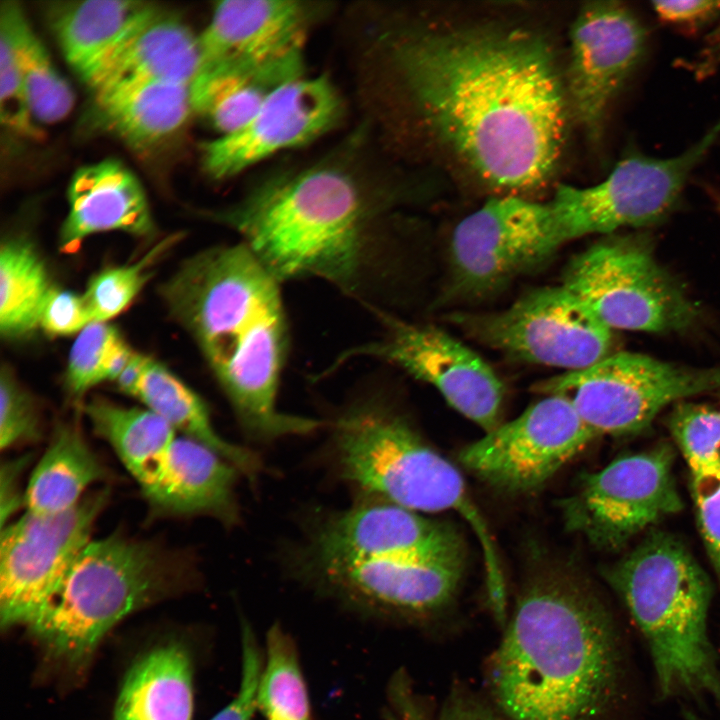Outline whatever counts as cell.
<instances>
[{
    "mask_svg": "<svg viewBox=\"0 0 720 720\" xmlns=\"http://www.w3.org/2000/svg\"><path fill=\"white\" fill-rule=\"evenodd\" d=\"M312 10L291 0L218 2L198 36L202 64L266 62L303 54Z\"/></svg>",
    "mask_w": 720,
    "mask_h": 720,
    "instance_id": "44dd1931",
    "label": "cell"
},
{
    "mask_svg": "<svg viewBox=\"0 0 720 720\" xmlns=\"http://www.w3.org/2000/svg\"><path fill=\"white\" fill-rule=\"evenodd\" d=\"M562 285L611 330L681 331L699 315L640 236L613 235L592 244L569 261Z\"/></svg>",
    "mask_w": 720,
    "mask_h": 720,
    "instance_id": "ba28073f",
    "label": "cell"
},
{
    "mask_svg": "<svg viewBox=\"0 0 720 720\" xmlns=\"http://www.w3.org/2000/svg\"><path fill=\"white\" fill-rule=\"evenodd\" d=\"M93 323L86 300L69 290L52 288L42 309L39 326L52 336L80 333Z\"/></svg>",
    "mask_w": 720,
    "mask_h": 720,
    "instance_id": "b9f144b4",
    "label": "cell"
},
{
    "mask_svg": "<svg viewBox=\"0 0 720 720\" xmlns=\"http://www.w3.org/2000/svg\"><path fill=\"white\" fill-rule=\"evenodd\" d=\"M41 435L40 417L31 394L16 380L8 367L0 376V448L33 443Z\"/></svg>",
    "mask_w": 720,
    "mask_h": 720,
    "instance_id": "74e56055",
    "label": "cell"
},
{
    "mask_svg": "<svg viewBox=\"0 0 720 720\" xmlns=\"http://www.w3.org/2000/svg\"><path fill=\"white\" fill-rule=\"evenodd\" d=\"M31 456L7 460L1 464L0 470V520L1 528L8 524L10 518L20 507H24V494L20 491L21 474L27 467Z\"/></svg>",
    "mask_w": 720,
    "mask_h": 720,
    "instance_id": "ee69618b",
    "label": "cell"
},
{
    "mask_svg": "<svg viewBox=\"0 0 720 720\" xmlns=\"http://www.w3.org/2000/svg\"><path fill=\"white\" fill-rule=\"evenodd\" d=\"M84 412L95 434L111 446L145 493L156 481L178 433L146 407H126L97 397L84 406Z\"/></svg>",
    "mask_w": 720,
    "mask_h": 720,
    "instance_id": "f546056e",
    "label": "cell"
},
{
    "mask_svg": "<svg viewBox=\"0 0 720 720\" xmlns=\"http://www.w3.org/2000/svg\"><path fill=\"white\" fill-rule=\"evenodd\" d=\"M156 7L130 0L56 2L48 18L67 63L89 85L110 53Z\"/></svg>",
    "mask_w": 720,
    "mask_h": 720,
    "instance_id": "484cf974",
    "label": "cell"
},
{
    "mask_svg": "<svg viewBox=\"0 0 720 720\" xmlns=\"http://www.w3.org/2000/svg\"><path fill=\"white\" fill-rule=\"evenodd\" d=\"M108 471L79 428L58 423L24 491L25 511L47 516L74 508Z\"/></svg>",
    "mask_w": 720,
    "mask_h": 720,
    "instance_id": "f1b7e54d",
    "label": "cell"
},
{
    "mask_svg": "<svg viewBox=\"0 0 720 720\" xmlns=\"http://www.w3.org/2000/svg\"><path fill=\"white\" fill-rule=\"evenodd\" d=\"M383 335L342 353L331 369L355 357L382 360L435 387L485 433L500 424L504 389L491 366L461 341L433 325L376 313Z\"/></svg>",
    "mask_w": 720,
    "mask_h": 720,
    "instance_id": "5bb4252c",
    "label": "cell"
},
{
    "mask_svg": "<svg viewBox=\"0 0 720 720\" xmlns=\"http://www.w3.org/2000/svg\"><path fill=\"white\" fill-rule=\"evenodd\" d=\"M394 58L427 124L480 178L512 191L549 179L566 98L543 40L511 29L444 31L403 41Z\"/></svg>",
    "mask_w": 720,
    "mask_h": 720,
    "instance_id": "6da1fadb",
    "label": "cell"
},
{
    "mask_svg": "<svg viewBox=\"0 0 720 720\" xmlns=\"http://www.w3.org/2000/svg\"><path fill=\"white\" fill-rule=\"evenodd\" d=\"M463 558L433 562L387 560L308 563L303 574L320 592L369 618L424 625L456 596Z\"/></svg>",
    "mask_w": 720,
    "mask_h": 720,
    "instance_id": "e0dca14e",
    "label": "cell"
},
{
    "mask_svg": "<svg viewBox=\"0 0 720 720\" xmlns=\"http://www.w3.org/2000/svg\"><path fill=\"white\" fill-rule=\"evenodd\" d=\"M652 6L662 20L679 25L701 23L720 10L718 1H655Z\"/></svg>",
    "mask_w": 720,
    "mask_h": 720,
    "instance_id": "f6af8a7d",
    "label": "cell"
},
{
    "mask_svg": "<svg viewBox=\"0 0 720 720\" xmlns=\"http://www.w3.org/2000/svg\"><path fill=\"white\" fill-rule=\"evenodd\" d=\"M108 499L109 492L102 489L85 495L64 513L40 516L25 511L1 528L2 627L28 625L92 540L93 527Z\"/></svg>",
    "mask_w": 720,
    "mask_h": 720,
    "instance_id": "9a60e30c",
    "label": "cell"
},
{
    "mask_svg": "<svg viewBox=\"0 0 720 720\" xmlns=\"http://www.w3.org/2000/svg\"><path fill=\"white\" fill-rule=\"evenodd\" d=\"M95 96L108 127L135 148L151 147L176 135L193 113L188 85L131 82Z\"/></svg>",
    "mask_w": 720,
    "mask_h": 720,
    "instance_id": "83f0119b",
    "label": "cell"
},
{
    "mask_svg": "<svg viewBox=\"0 0 720 720\" xmlns=\"http://www.w3.org/2000/svg\"><path fill=\"white\" fill-rule=\"evenodd\" d=\"M135 397L179 435L212 449L245 475L254 478L259 471V457L223 438L214 428L201 397L162 363L149 359Z\"/></svg>",
    "mask_w": 720,
    "mask_h": 720,
    "instance_id": "4dcf8cb0",
    "label": "cell"
},
{
    "mask_svg": "<svg viewBox=\"0 0 720 720\" xmlns=\"http://www.w3.org/2000/svg\"><path fill=\"white\" fill-rule=\"evenodd\" d=\"M598 436L567 398L546 395L465 446L459 460L498 489L526 493L543 486Z\"/></svg>",
    "mask_w": 720,
    "mask_h": 720,
    "instance_id": "2e32d148",
    "label": "cell"
},
{
    "mask_svg": "<svg viewBox=\"0 0 720 720\" xmlns=\"http://www.w3.org/2000/svg\"><path fill=\"white\" fill-rule=\"evenodd\" d=\"M201 66L198 36L157 6L110 53L89 86L94 92L146 81L190 86Z\"/></svg>",
    "mask_w": 720,
    "mask_h": 720,
    "instance_id": "cb8c5ba5",
    "label": "cell"
},
{
    "mask_svg": "<svg viewBox=\"0 0 720 720\" xmlns=\"http://www.w3.org/2000/svg\"><path fill=\"white\" fill-rule=\"evenodd\" d=\"M437 720H509L489 700L456 685L445 698Z\"/></svg>",
    "mask_w": 720,
    "mask_h": 720,
    "instance_id": "7bdbcfd3",
    "label": "cell"
},
{
    "mask_svg": "<svg viewBox=\"0 0 720 720\" xmlns=\"http://www.w3.org/2000/svg\"><path fill=\"white\" fill-rule=\"evenodd\" d=\"M605 577L646 642L656 696L720 709V663L708 630L713 586L688 547L651 530Z\"/></svg>",
    "mask_w": 720,
    "mask_h": 720,
    "instance_id": "5b68a950",
    "label": "cell"
},
{
    "mask_svg": "<svg viewBox=\"0 0 720 720\" xmlns=\"http://www.w3.org/2000/svg\"><path fill=\"white\" fill-rule=\"evenodd\" d=\"M646 31L620 2L585 4L570 30L567 92L570 108L592 140L599 139L615 96L638 67Z\"/></svg>",
    "mask_w": 720,
    "mask_h": 720,
    "instance_id": "ac0fdd59",
    "label": "cell"
},
{
    "mask_svg": "<svg viewBox=\"0 0 720 720\" xmlns=\"http://www.w3.org/2000/svg\"><path fill=\"white\" fill-rule=\"evenodd\" d=\"M341 112L340 97L327 78H297L274 92L244 126L204 144L203 168L214 179L232 177L323 135Z\"/></svg>",
    "mask_w": 720,
    "mask_h": 720,
    "instance_id": "d6986e66",
    "label": "cell"
},
{
    "mask_svg": "<svg viewBox=\"0 0 720 720\" xmlns=\"http://www.w3.org/2000/svg\"><path fill=\"white\" fill-rule=\"evenodd\" d=\"M280 284L241 242L187 258L160 288L168 312L198 345L242 429L264 442L324 426L277 406L289 347Z\"/></svg>",
    "mask_w": 720,
    "mask_h": 720,
    "instance_id": "3957f363",
    "label": "cell"
},
{
    "mask_svg": "<svg viewBox=\"0 0 720 720\" xmlns=\"http://www.w3.org/2000/svg\"><path fill=\"white\" fill-rule=\"evenodd\" d=\"M391 720H408V719L393 718Z\"/></svg>",
    "mask_w": 720,
    "mask_h": 720,
    "instance_id": "f907efd6",
    "label": "cell"
},
{
    "mask_svg": "<svg viewBox=\"0 0 720 720\" xmlns=\"http://www.w3.org/2000/svg\"><path fill=\"white\" fill-rule=\"evenodd\" d=\"M682 716L684 720H709L705 717L700 716L699 714L693 712L689 709H683L682 710Z\"/></svg>",
    "mask_w": 720,
    "mask_h": 720,
    "instance_id": "c3c4849f",
    "label": "cell"
},
{
    "mask_svg": "<svg viewBox=\"0 0 720 720\" xmlns=\"http://www.w3.org/2000/svg\"><path fill=\"white\" fill-rule=\"evenodd\" d=\"M52 288L46 267L29 241L13 238L3 242L0 252L1 335L14 339L38 327Z\"/></svg>",
    "mask_w": 720,
    "mask_h": 720,
    "instance_id": "d6a6232c",
    "label": "cell"
},
{
    "mask_svg": "<svg viewBox=\"0 0 720 720\" xmlns=\"http://www.w3.org/2000/svg\"><path fill=\"white\" fill-rule=\"evenodd\" d=\"M150 357L135 352L130 362L115 381L119 390L135 397L145 374Z\"/></svg>",
    "mask_w": 720,
    "mask_h": 720,
    "instance_id": "bcb514c9",
    "label": "cell"
},
{
    "mask_svg": "<svg viewBox=\"0 0 720 720\" xmlns=\"http://www.w3.org/2000/svg\"><path fill=\"white\" fill-rule=\"evenodd\" d=\"M330 426L343 480L378 500L415 512L458 513L481 545L488 590L505 588L492 535L461 474L386 400L376 392L360 396Z\"/></svg>",
    "mask_w": 720,
    "mask_h": 720,
    "instance_id": "52a82bcc",
    "label": "cell"
},
{
    "mask_svg": "<svg viewBox=\"0 0 720 720\" xmlns=\"http://www.w3.org/2000/svg\"><path fill=\"white\" fill-rule=\"evenodd\" d=\"M672 408L668 427L689 472L720 468V407L683 400Z\"/></svg>",
    "mask_w": 720,
    "mask_h": 720,
    "instance_id": "d590c367",
    "label": "cell"
},
{
    "mask_svg": "<svg viewBox=\"0 0 720 720\" xmlns=\"http://www.w3.org/2000/svg\"><path fill=\"white\" fill-rule=\"evenodd\" d=\"M719 134L720 122L675 157L658 159L630 154L598 184L560 185L550 203L563 243L663 220L678 203L688 177Z\"/></svg>",
    "mask_w": 720,
    "mask_h": 720,
    "instance_id": "7c38bea8",
    "label": "cell"
},
{
    "mask_svg": "<svg viewBox=\"0 0 720 720\" xmlns=\"http://www.w3.org/2000/svg\"><path fill=\"white\" fill-rule=\"evenodd\" d=\"M303 64V54L266 62L203 63L190 84L193 112L221 135L234 132L244 126L274 92L304 76Z\"/></svg>",
    "mask_w": 720,
    "mask_h": 720,
    "instance_id": "d4e9b609",
    "label": "cell"
},
{
    "mask_svg": "<svg viewBox=\"0 0 720 720\" xmlns=\"http://www.w3.org/2000/svg\"><path fill=\"white\" fill-rule=\"evenodd\" d=\"M623 633L584 577L552 570L521 588L485 664L509 720H624L634 702Z\"/></svg>",
    "mask_w": 720,
    "mask_h": 720,
    "instance_id": "7a4b0ae2",
    "label": "cell"
},
{
    "mask_svg": "<svg viewBox=\"0 0 720 720\" xmlns=\"http://www.w3.org/2000/svg\"><path fill=\"white\" fill-rule=\"evenodd\" d=\"M241 676L235 697L210 720H253L257 710V688L263 661L260 647L250 625L241 630Z\"/></svg>",
    "mask_w": 720,
    "mask_h": 720,
    "instance_id": "60d3db41",
    "label": "cell"
},
{
    "mask_svg": "<svg viewBox=\"0 0 720 720\" xmlns=\"http://www.w3.org/2000/svg\"><path fill=\"white\" fill-rule=\"evenodd\" d=\"M1 121L17 133L34 136V125L25 87L8 36L0 30Z\"/></svg>",
    "mask_w": 720,
    "mask_h": 720,
    "instance_id": "f35d334b",
    "label": "cell"
},
{
    "mask_svg": "<svg viewBox=\"0 0 720 720\" xmlns=\"http://www.w3.org/2000/svg\"><path fill=\"white\" fill-rule=\"evenodd\" d=\"M193 669L179 642L160 645L129 668L113 720H192Z\"/></svg>",
    "mask_w": 720,
    "mask_h": 720,
    "instance_id": "4316f807",
    "label": "cell"
},
{
    "mask_svg": "<svg viewBox=\"0 0 720 720\" xmlns=\"http://www.w3.org/2000/svg\"><path fill=\"white\" fill-rule=\"evenodd\" d=\"M175 239H165L133 264L104 269L88 282L83 296L93 322H107L122 313L152 275L153 264Z\"/></svg>",
    "mask_w": 720,
    "mask_h": 720,
    "instance_id": "e575fe53",
    "label": "cell"
},
{
    "mask_svg": "<svg viewBox=\"0 0 720 720\" xmlns=\"http://www.w3.org/2000/svg\"><path fill=\"white\" fill-rule=\"evenodd\" d=\"M534 387L567 398L598 435L628 436L646 430L669 405L720 391V366L695 368L619 352Z\"/></svg>",
    "mask_w": 720,
    "mask_h": 720,
    "instance_id": "9c48e42d",
    "label": "cell"
},
{
    "mask_svg": "<svg viewBox=\"0 0 720 720\" xmlns=\"http://www.w3.org/2000/svg\"><path fill=\"white\" fill-rule=\"evenodd\" d=\"M0 11V30L11 43L34 120L43 123L62 120L74 104L69 84L56 70L20 5L4 1Z\"/></svg>",
    "mask_w": 720,
    "mask_h": 720,
    "instance_id": "1f68e13d",
    "label": "cell"
},
{
    "mask_svg": "<svg viewBox=\"0 0 720 720\" xmlns=\"http://www.w3.org/2000/svg\"><path fill=\"white\" fill-rule=\"evenodd\" d=\"M448 319L473 340L521 362L575 371L611 354L612 330L562 284L533 289L501 311L456 312Z\"/></svg>",
    "mask_w": 720,
    "mask_h": 720,
    "instance_id": "8fae6325",
    "label": "cell"
},
{
    "mask_svg": "<svg viewBox=\"0 0 720 720\" xmlns=\"http://www.w3.org/2000/svg\"><path fill=\"white\" fill-rule=\"evenodd\" d=\"M256 702L265 720H311L296 645L279 624H273L266 635L265 661Z\"/></svg>",
    "mask_w": 720,
    "mask_h": 720,
    "instance_id": "836d02e7",
    "label": "cell"
},
{
    "mask_svg": "<svg viewBox=\"0 0 720 720\" xmlns=\"http://www.w3.org/2000/svg\"><path fill=\"white\" fill-rule=\"evenodd\" d=\"M697 525L720 586V468L690 473Z\"/></svg>",
    "mask_w": 720,
    "mask_h": 720,
    "instance_id": "ab89813d",
    "label": "cell"
},
{
    "mask_svg": "<svg viewBox=\"0 0 720 720\" xmlns=\"http://www.w3.org/2000/svg\"><path fill=\"white\" fill-rule=\"evenodd\" d=\"M674 460L672 446L660 443L621 456L588 475L560 505L566 528L598 549L623 548L638 534L682 510Z\"/></svg>",
    "mask_w": 720,
    "mask_h": 720,
    "instance_id": "4fadbf2b",
    "label": "cell"
},
{
    "mask_svg": "<svg viewBox=\"0 0 720 720\" xmlns=\"http://www.w3.org/2000/svg\"><path fill=\"white\" fill-rule=\"evenodd\" d=\"M388 208L342 168L321 164L271 179L213 216L280 283L324 280L376 313L386 311L395 268Z\"/></svg>",
    "mask_w": 720,
    "mask_h": 720,
    "instance_id": "277c9868",
    "label": "cell"
},
{
    "mask_svg": "<svg viewBox=\"0 0 720 720\" xmlns=\"http://www.w3.org/2000/svg\"><path fill=\"white\" fill-rule=\"evenodd\" d=\"M135 351L121 337L112 347L106 359L104 368V381H116Z\"/></svg>",
    "mask_w": 720,
    "mask_h": 720,
    "instance_id": "7dc6e473",
    "label": "cell"
},
{
    "mask_svg": "<svg viewBox=\"0 0 720 720\" xmlns=\"http://www.w3.org/2000/svg\"><path fill=\"white\" fill-rule=\"evenodd\" d=\"M194 568L184 552L152 540H91L27 627L52 658L80 666L123 618L191 584Z\"/></svg>",
    "mask_w": 720,
    "mask_h": 720,
    "instance_id": "8992f818",
    "label": "cell"
},
{
    "mask_svg": "<svg viewBox=\"0 0 720 720\" xmlns=\"http://www.w3.org/2000/svg\"><path fill=\"white\" fill-rule=\"evenodd\" d=\"M238 472L212 449L178 435L156 481L143 496L157 516H209L231 526L239 520Z\"/></svg>",
    "mask_w": 720,
    "mask_h": 720,
    "instance_id": "7402d4cb",
    "label": "cell"
},
{
    "mask_svg": "<svg viewBox=\"0 0 720 720\" xmlns=\"http://www.w3.org/2000/svg\"><path fill=\"white\" fill-rule=\"evenodd\" d=\"M311 544L309 563L463 558L460 538L448 525L389 503L366 504L336 515L318 529Z\"/></svg>",
    "mask_w": 720,
    "mask_h": 720,
    "instance_id": "ffe728a7",
    "label": "cell"
},
{
    "mask_svg": "<svg viewBox=\"0 0 720 720\" xmlns=\"http://www.w3.org/2000/svg\"><path fill=\"white\" fill-rule=\"evenodd\" d=\"M715 201L717 204V208L720 210V196L719 195L715 196Z\"/></svg>",
    "mask_w": 720,
    "mask_h": 720,
    "instance_id": "681fc988",
    "label": "cell"
},
{
    "mask_svg": "<svg viewBox=\"0 0 720 720\" xmlns=\"http://www.w3.org/2000/svg\"><path fill=\"white\" fill-rule=\"evenodd\" d=\"M120 338L118 330L107 322H93L78 334L65 373V385L72 396L80 397L104 381L106 359Z\"/></svg>",
    "mask_w": 720,
    "mask_h": 720,
    "instance_id": "8d00e7d4",
    "label": "cell"
},
{
    "mask_svg": "<svg viewBox=\"0 0 720 720\" xmlns=\"http://www.w3.org/2000/svg\"><path fill=\"white\" fill-rule=\"evenodd\" d=\"M68 204L59 238L64 251H72L86 237L99 232L119 230L147 236L154 230L141 183L114 159L79 168L68 188Z\"/></svg>",
    "mask_w": 720,
    "mask_h": 720,
    "instance_id": "603a6c76",
    "label": "cell"
},
{
    "mask_svg": "<svg viewBox=\"0 0 720 720\" xmlns=\"http://www.w3.org/2000/svg\"><path fill=\"white\" fill-rule=\"evenodd\" d=\"M563 244L551 203L519 195L487 201L455 227L445 301L487 298Z\"/></svg>",
    "mask_w": 720,
    "mask_h": 720,
    "instance_id": "30bf717a",
    "label": "cell"
}]
</instances>
